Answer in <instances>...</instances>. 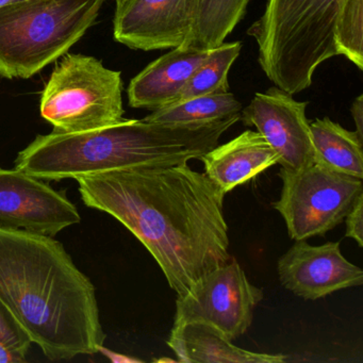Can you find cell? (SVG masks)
Instances as JSON below:
<instances>
[{
	"mask_svg": "<svg viewBox=\"0 0 363 363\" xmlns=\"http://www.w3.org/2000/svg\"><path fill=\"white\" fill-rule=\"evenodd\" d=\"M84 205L122 223L147 248L178 296L231 260L223 194L188 163L78 177Z\"/></svg>",
	"mask_w": 363,
	"mask_h": 363,
	"instance_id": "obj_1",
	"label": "cell"
},
{
	"mask_svg": "<svg viewBox=\"0 0 363 363\" xmlns=\"http://www.w3.org/2000/svg\"><path fill=\"white\" fill-rule=\"evenodd\" d=\"M0 301L50 360L105 343L94 284L50 235L0 230Z\"/></svg>",
	"mask_w": 363,
	"mask_h": 363,
	"instance_id": "obj_2",
	"label": "cell"
},
{
	"mask_svg": "<svg viewBox=\"0 0 363 363\" xmlns=\"http://www.w3.org/2000/svg\"><path fill=\"white\" fill-rule=\"evenodd\" d=\"M241 114L208 125H169L145 120L84 133L38 135L18 154L16 169L42 180L77 179L116 169L172 167L199 160Z\"/></svg>",
	"mask_w": 363,
	"mask_h": 363,
	"instance_id": "obj_3",
	"label": "cell"
},
{
	"mask_svg": "<svg viewBox=\"0 0 363 363\" xmlns=\"http://www.w3.org/2000/svg\"><path fill=\"white\" fill-rule=\"evenodd\" d=\"M354 0H267L248 28L269 82L295 95L312 84L318 67L340 56V23Z\"/></svg>",
	"mask_w": 363,
	"mask_h": 363,
	"instance_id": "obj_4",
	"label": "cell"
},
{
	"mask_svg": "<svg viewBox=\"0 0 363 363\" xmlns=\"http://www.w3.org/2000/svg\"><path fill=\"white\" fill-rule=\"evenodd\" d=\"M105 0H20L0 8V76L28 79L67 54Z\"/></svg>",
	"mask_w": 363,
	"mask_h": 363,
	"instance_id": "obj_5",
	"label": "cell"
},
{
	"mask_svg": "<svg viewBox=\"0 0 363 363\" xmlns=\"http://www.w3.org/2000/svg\"><path fill=\"white\" fill-rule=\"evenodd\" d=\"M40 111L56 133H84L118 124L125 120L122 73L93 57L67 55L42 93Z\"/></svg>",
	"mask_w": 363,
	"mask_h": 363,
	"instance_id": "obj_6",
	"label": "cell"
},
{
	"mask_svg": "<svg viewBox=\"0 0 363 363\" xmlns=\"http://www.w3.org/2000/svg\"><path fill=\"white\" fill-rule=\"evenodd\" d=\"M281 193L273 203L295 241L323 237L341 224L359 195L362 179L313 163L303 169L281 167Z\"/></svg>",
	"mask_w": 363,
	"mask_h": 363,
	"instance_id": "obj_7",
	"label": "cell"
},
{
	"mask_svg": "<svg viewBox=\"0 0 363 363\" xmlns=\"http://www.w3.org/2000/svg\"><path fill=\"white\" fill-rule=\"evenodd\" d=\"M262 298L263 291L248 280L237 260L231 258L177 297L173 327L205 323L233 341L250 328L255 308Z\"/></svg>",
	"mask_w": 363,
	"mask_h": 363,
	"instance_id": "obj_8",
	"label": "cell"
},
{
	"mask_svg": "<svg viewBox=\"0 0 363 363\" xmlns=\"http://www.w3.org/2000/svg\"><path fill=\"white\" fill-rule=\"evenodd\" d=\"M79 222L77 208L63 193L21 169L0 167V230L55 237Z\"/></svg>",
	"mask_w": 363,
	"mask_h": 363,
	"instance_id": "obj_9",
	"label": "cell"
},
{
	"mask_svg": "<svg viewBox=\"0 0 363 363\" xmlns=\"http://www.w3.org/2000/svg\"><path fill=\"white\" fill-rule=\"evenodd\" d=\"M308 101H298L278 86L256 93L242 109V122L255 127L275 150L278 163L286 169H303L314 163L310 123L306 116Z\"/></svg>",
	"mask_w": 363,
	"mask_h": 363,
	"instance_id": "obj_10",
	"label": "cell"
},
{
	"mask_svg": "<svg viewBox=\"0 0 363 363\" xmlns=\"http://www.w3.org/2000/svg\"><path fill=\"white\" fill-rule=\"evenodd\" d=\"M199 0H126L116 7L114 39L131 50H173L188 39Z\"/></svg>",
	"mask_w": 363,
	"mask_h": 363,
	"instance_id": "obj_11",
	"label": "cell"
},
{
	"mask_svg": "<svg viewBox=\"0 0 363 363\" xmlns=\"http://www.w3.org/2000/svg\"><path fill=\"white\" fill-rule=\"evenodd\" d=\"M277 271L284 288L308 301L363 284L362 269L344 258L340 242L314 246L295 241L278 260Z\"/></svg>",
	"mask_w": 363,
	"mask_h": 363,
	"instance_id": "obj_12",
	"label": "cell"
},
{
	"mask_svg": "<svg viewBox=\"0 0 363 363\" xmlns=\"http://www.w3.org/2000/svg\"><path fill=\"white\" fill-rule=\"evenodd\" d=\"M209 52L178 46L148 65L129 84V106L152 112L176 103Z\"/></svg>",
	"mask_w": 363,
	"mask_h": 363,
	"instance_id": "obj_13",
	"label": "cell"
},
{
	"mask_svg": "<svg viewBox=\"0 0 363 363\" xmlns=\"http://www.w3.org/2000/svg\"><path fill=\"white\" fill-rule=\"evenodd\" d=\"M199 160L206 176L226 195L277 164L278 156L258 131L246 130L227 143L216 145Z\"/></svg>",
	"mask_w": 363,
	"mask_h": 363,
	"instance_id": "obj_14",
	"label": "cell"
},
{
	"mask_svg": "<svg viewBox=\"0 0 363 363\" xmlns=\"http://www.w3.org/2000/svg\"><path fill=\"white\" fill-rule=\"evenodd\" d=\"M167 345L182 363H284V354H263L233 345L222 331L205 323L173 327Z\"/></svg>",
	"mask_w": 363,
	"mask_h": 363,
	"instance_id": "obj_15",
	"label": "cell"
},
{
	"mask_svg": "<svg viewBox=\"0 0 363 363\" xmlns=\"http://www.w3.org/2000/svg\"><path fill=\"white\" fill-rule=\"evenodd\" d=\"M314 163L330 171L363 178V140L329 118L310 123Z\"/></svg>",
	"mask_w": 363,
	"mask_h": 363,
	"instance_id": "obj_16",
	"label": "cell"
},
{
	"mask_svg": "<svg viewBox=\"0 0 363 363\" xmlns=\"http://www.w3.org/2000/svg\"><path fill=\"white\" fill-rule=\"evenodd\" d=\"M250 0H199L192 30L182 45L210 50L224 43L243 20Z\"/></svg>",
	"mask_w": 363,
	"mask_h": 363,
	"instance_id": "obj_17",
	"label": "cell"
},
{
	"mask_svg": "<svg viewBox=\"0 0 363 363\" xmlns=\"http://www.w3.org/2000/svg\"><path fill=\"white\" fill-rule=\"evenodd\" d=\"M243 106L233 93L201 95L152 111L143 120L169 125H208L241 114Z\"/></svg>",
	"mask_w": 363,
	"mask_h": 363,
	"instance_id": "obj_18",
	"label": "cell"
},
{
	"mask_svg": "<svg viewBox=\"0 0 363 363\" xmlns=\"http://www.w3.org/2000/svg\"><path fill=\"white\" fill-rule=\"evenodd\" d=\"M241 50L242 42L240 41L224 42L210 50L206 60L191 76L177 101L201 95L229 92V71L239 58Z\"/></svg>",
	"mask_w": 363,
	"mask_h": 363,
	"instance_id": "obj_19",
	"label": "cell"
},
{
	"mask_svg": "<svg viewBox=\"0 0 363 363\" xmlns=\"http://www.w3.org/2000/svg\"><path fill=\"white\" fill-rule=\"evenodd\" d=\"M0 342L27 354L33 341L9 308L0 301Z\"/></svg>",
	"mask_w": 363,
	"mask_h": 363,
	"instance_id": "obj_20",
	"label": "cell"
},
{
	"mask_svg": "<svg viewBox=\"0 0 363 363\" xmlns=\"http://www.w3.org/2000/svg\"><path fill=\"white\" fill-rule=\"evenodd\" d=\"M346 233L345 235L354 240L359 247L363 246V193L359 195L358 199L352 205V209L345 216Z\"/></svg>",
	"mask_w": 363,
	"mask_h": 363,
	"instance_id": "obj_21",
	"label": "cell"
},
{
	"mask_svg": "<svg viewBox=\"0 0 363 363\" xmlns=\"http://www.w3.org/2000/svg\"><path fill=\"white\" fill-rule=\"evenodd\" d=\"M27 354L18 350H12L9 346L0 342V363H23L26 362Z\"/></svg>",
	"mask_w": 363,
	"mask_h": 363,
	"instance_id": "obj_22",
	"label": "cell"
},
{
	"mask_svg": "<svg viewBox=\"0 0 363 363\" xmlns=\"http://www.w3.org/2000/svg\"><path fill=\"white\" fill-rule=\"evenodd\" d=\"M354 125H356V133L363 140V95H359L350 108Z\"/></svg>",
	"mask_w": 363,
	"mask_h": 363,
	"instance_id": "obj_23",
	"label": "cell"
},
{
	"mask_svg": "<svg viewBox=\"0 0 363 363\" xmlns=\"http://www.w3.org/2000/svg\"><path fill=\"white\" fill-rule=\"evenodd\" d=\"M99 352L104 354V356L107 357L110 361L112 362L116 363H135V362H141V360L139 359L133 358V357L126 356V354H118V352H112V350H107V348L104 347V345L99 348Z\"/></svg>",
	"mask_w": 363,
	"mask_h": 363,
	"instance_id": "obj_24",
	"label": "cell"
},
{
	"mask_svg": "<svg viewBox=\"0 0 363 363\" xmlns=\"http://www.w3.org/2000/svg\"><path fill=\"white\" fill-rule=\"evenodd\" d=\"M157 362H162V361H167V362H174V360L172 359H159V360H156Z\"/></svg>",
	"mask_w": 363,
	"mask_h": 363,
	"instance_id": "obj_25",
	"label": "cell"
},
{
	"mask_svg": "<svg viewBox=\"0 0 363 363\" xmlns=\"http://www.w3.org/2000/svg\"><path fill=\"white\" fill-rule=\"evenodd\" d=\"M7 1L9 4H13L16 3V1H20V0H7Z\"/></svg>",
	"mask_w": 363,
	"mask_h": 363,
	"instance_id": "obj_26",
	"label": "cell"
}]
</instances>
